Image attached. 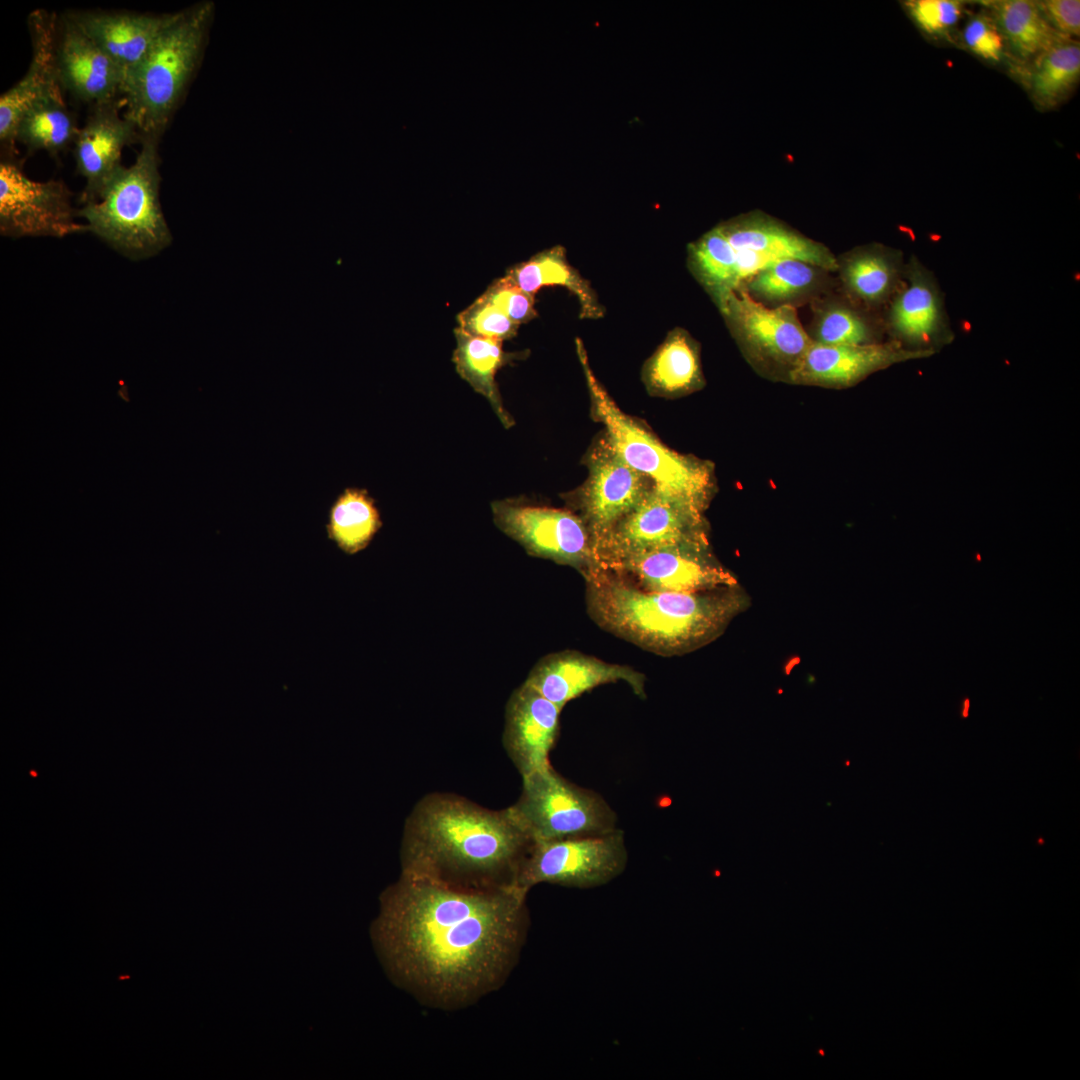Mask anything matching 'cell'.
<instances>
[{
    "instance_id": "19",
    "label": "cell",
    "mask_w": 1080,
    "mask_h": 1080,
    "mask_svg": "<svg viewBox=\"0 0 1080 1080\" xmlns=\"http://www.w3.org/2000/svg\"><path fill=\"white\" fill-rule=\"evenodd\" d=\"M561 708L523 683L505 709L503 747L521 777L550 764L560 733Z\"/></svg>"
},
{
    "instance_id": "20",
    "label": "cell",
    "mask_w": 1080,
    "mask_h": 1080,
    "mask_svg": "<svg viewBox=\"0 0 1080 1080\" xmlns=\"http://www.w3.org/2000/svg\"><path fill=\"white\" fill-rule=\"evenodd\" d=\"M57 24L58 16L46 10H35L28 17L32 60L20 81L0 97V141L9 151L22 114L41 98L63 91L56 61Z\"/></svg>"
},
{
    "instance_id": "9",
    "label": "cell",
    "mask_w": 1080,
    "mask_h": 1080,
    "mask_svg": "<svg viewBox=\"0 0 1080 1080\" xmlns=\"http://www.w3.org/2000/svg\"><path fill=\"white\" fill-rule=\"evenodd\" d=\"M704 513L653 488L595 548L597 563L671 546L710 544Z\"/></svg>"
},
{
    "instance_id": "1",
    "label": "cell",
    "mask_w": 1080,
    "mask_h": 1080,
    "mask_svg": "<svg viewBox=\"0 0 1080 1080\" xmlns=\"http://www.w3.org/2000/svg\"><path fill=\"white\" fill-rule=\"evenodd\" d=\"M527 892L463 891L402 875L384 901L377 934L396 978L440 1008L499 987L528 927Z\"/></svg>"
},
{
    "instance_id": "3",
    "label": "cell",
    "mask_w": 1080,
    "mask_h": 1080,
    "mask_svg": "<svg viewBox=\"0 0 1080 1080\" xmlns=\"http://www.w3.org/2000/svg\"><path fill=\"white\" fill-rule=\"evenodd\" d=\"M583 578L586 610L596 625L664 657L712 642L747 602L738 586L697 593L647 591L600 566Z\"/></svg>"
},
{
    "instance_id": "5",
    "label": "cell",
    "mask_w": 1080,
    "mask_h": 1080,
    "mask_svg": "<svg viewBox=\"0 0 1080 1080\" xmlns=\"http://www.w3.org/2000/svg\"><path fill=\"white\" fill-rule=\"evenodd\" d=\"M141 145L135 162L118 170L100 199L77 210L88 231L133 260L149 258L172 241L159 199L158 142Z\"/></svg>"
},
{
    "instance_id": "14",
    "label": "cell",
    "mask_w": 1080,
    "mask_h": 1080,
    "mask_svg": "<svg viewBox=\"0 0 1080 1080\" xmlns=\"http://www.w3.org/2000/svg\"><path fill=\"white\" fill-rule=\"evenodd\" d=\"M721 313L747 351L766 362L788 367V372L812 344L789 304L768 308L743 287L727 299Z\"/></svg>"
},
{
    "instance_id": "35",
    "label": "cell",
    "mask_w": 1080,
    "mask_h": 1080,
    "mask_svg": "<svg viewBox=\"0 0 1080 1080\" xmlns=\"http://www.w3.org/2000/svg\"><path fill=\"white\" fill-rule=\"evenodd\" d=\"M457 323L470 335L501 341L514 337L519 327L482 296L457 315Z\"/></svg>"
},
{
    "instance_id": "18",
    "label": "cell",
    "mask_w": 1080,
    "mask_h": 1080,
    "mask_svg": "<svg viewBox=\"0 0 1080 1080\" xmlns=\"http://www.w3.org/2000/svg\"><path fill=\"white\" fill-rule=\"evenodd\" d=\"M929 353L906 350L897 342L834 346L813 341L788 378L794 384L847 387L872 372Z\"/></svg>"
},
{
    "instance_id": "34",
    "label": "cell",
    "mask_w": 1080,
    "mask_h": 1080,
    "mask_svg": "<svg viewBox=\"0 0 1080 1080\" xmlns=\"http://www.w3.org/2000/svg\"><path fill=\"white\" fill-rule=\"evenodd\" d=\"M870 323L856 311L839 305L826 308L817 319L813 340L823 345H860L873 342Z\"/></svg>"
},
{
    "instance_id": "30",
    "label": "cell",
    "mask_w": 1080,
    "mask_h": 1080,
    "mask_svg": "<svg viewBox=\"0 0 1080 1080\" xmlns=\"http://www.w3.org/2000/svg\"><path fill=\"white\" fill-rule=\"evenodd\" d=\"M688 264L720 311L728 297L741 288L735 251L718 226L689 245Z\"/></svg>"
},
{
    "instance_id": "38",
    "label": "cell",
    "mask_w": 1080,
    "mask_h": 1080,
    "mask_svg": "<svg viewBox=\"0 0 1080 1080\" xmlns=\"http://www.w3.org/2000/svg\"><path fill=\"white\" fill-rule=\"evenodd\" d=\"M965 45L979 57L1000 61L1004 55L1005 40L995 20L984 15L973 16L963 30Z\"/></svg>"
},
{
    "instance_id": "13",
    "label": "cell",
    "mask_w": 1080,
    "mask_h": 1080,
    "mask_svg": "<svg viewBox=\"0 0 1080 1080\" xmlns=\"http://www.w3.org/2000/svg\"><path fill=\"white\" fill-rule=\"evenodd\" d=\"M587 465L588 478L578 496V507L595 550L654 487L621 458L605 435L591 449Z\"/></svg>"
},
{
    "instance_id": "12",
    "label": "cell",
    "mask_w": 1080,
    "mask_h": 1080,
    "mask_svg": "<svg viewBox=\"0 0 1080 1080\" xmlns=\"http://www.w3.org/2000/svg\"><path fill=\"white\" fill-rule=\"evenodd\" d=\"M600 567L654 592L697 593L738 586L736 577L717 560L710 544L656 549Z\"/></svg>"
},
{
    "instance_id": "4",
    "label": "cell",
    "mask_w": 1080,
    "mask_h": 1080,
    "mask_svg": "<svg viewBox=\"0 0 1080 1080\" xmlns=\"http://www.w3.org/2000/svg\"><path fill=\"white\" fill-rule=\"evenodd\" d=\"M215 14L213 1L176 11L122 87L124 117L136 127L140 143L159 142L179 108L202 61Z\"/></svg>"
},
{
    "instance_id": "31",
    "label": "cell",
    "mask_w": 1080,
    "mask_h": 1080,
    "mask_svg": "<svg viewBox=\"0 0 1080 1080\" xmlns=\"http://www.w3.org/2000/svg\"><path fill=\"white\" fill-rule=\"evenodd\" d=\"M1079 76V44L1066 38L1033 60L1029 89L1037 105L1050 108L1071 92Z\"/></svg>"
},
{
    "instance_id": "21",
    "label": "cell",
    "mask_w": 1080,
    "mask_h": 1080,
    "mask_svg": "<svg viewBox=\"0 0 1080 1080\" xmlns=\"http://www.w3.org/2000/svg\"><path fill=\"white\" fill-rule=\"evenodd\" d=\"M65 13L126 75L140 62L174 12L77 10Z\"/></svg>"
},
{
    "instance_id": "8",
    "label": "cell",
    "mask_w": 1080,
    "mask_h": 1080,
    "mask_svg": "<svg viewBox=\"0 0 1080 1080\" xmlns=\"http://www.w3.org/2000/svg\"><path fill=\"white\" fill-rule=\"evenodd\" d=\"M624 832L533 842L520 868L517 887L529 892L547 883L577 889L606 885L626 869Z\"/></svg>"
},
{
    "instance_id": "39",
    "label": "cell",
    "mask_w": 1080,
    "mask_h": 1080,
    "mask_svg": "<svg viewBox=\"0 0 1080 1080\" xmlns=\"http://www.w3.org/2000/svg\"><path fill=\"white\" fill-rule=\"evenodd\" d=\"M1051 26L1063 37L1080 34V1L1047 0L1038 2Z\"/></svg>"
},
{
    "instance_id": "33",
    "label": "cell",
    "mask_w": 1080,
    "mask_h": 1080,
    "mask_svg": "<svg viewBox=\"0 0 1080 1080\" xmlns=\"http://www.w3.org/2000/svg\"><path fill=\"white\" fill-rule=\"evenodd\" d=\"M817 267L796 259L776 261L751 277L744 285L760 299L781 302L792 299L815 283Z\"/></svg>"
},
{
    "instance_id": "7",
    "label": "cell",
    "mask_w": 1080,
    "mask_h": 1080,
    "mask_svg": "<svg viewBox=\"0 0 1080 1080\" xmlns=\"http://www.w3.org/2000/svg\"><path fill=\"white\" fill-rule=\"evenodd\" d=\"M510 807L534 842L618 828L617 814L601 794L567 780L551 764L522 777L521 794Z\"/></svg>"
},
{
    "instance_id": "28",
    "label": "cell",
    "mask_w": 1080,
    "mask_h": 1080,
    "mask_svg": "<svg viewBox=\"0 0 1080 1080\" xmlns=\"http://www.w3.org/2000/svg\"><path fill=\"white\" fill-rule=\"evenodd\" d=\"M383 522L375 500L366 489L346 488L328 513V538L345 554L354 555L368 547Z\"/></svg>"
},
{
    "instance_id": "23",
    "label": "cell",
    "mask_w": 1080,
    "mask_h": 1080,
    "mask_svg": "<svg viewBox=\"0 0 1080 1080\" xmlns=\"http://www.w3.org/2000/svg\"><path fill=\"white\" fill-rule=\"evenodd\" d=\"M906 283L895 297L889 325L900 339L929 345L948 336V321L939 288L932 274L912 260Z\"/></svg>"
},
{
    "instance_id": "11",
    "label": "cell",
    "mask_w": 1080,
    "mask_h": 1080,
    "mask_svg": "<svg viewBox=\"0 0 1080 1080\" xmlns=\"http://www.w3.org/2000/svg\"><path fill=\"white\" fill-rule=\"evenodd\" d=\"M71 192L61 180L27 177L11 159L0 162V233L11 238L65 237L86 232L75 221Z\"/></svg>"
},
{
    "instance_id": "16",
    "label": "cell",
    "mask_w": 1080,
    "mask_h": 1080,
    "mask_svg": "<svg viewBox=\"0 0 1080 1080\" xmlns=\"http://www.w3.org/2000/svg\"><path fill=\"white\" fill-rule=\"evenodd\" d=\"M121 107L122 101L92 106L85 125L79 128L73 142L77 171L86 181L79 197L82 206L100 199L123 166V148L140 142L134 124L120 115Z\"/></svg>"
},
{
    "instance_id": "32",
    "label": "cell",
    "mask_w": 1080,
    "mask_h": 1080,
    "mask_svg": "<svg viewBox=\"0 0 1080 1080\" xmlns=\"http://www.w3.org/2000/svg\"><path fill=\"white\" fill-rule=\"evenodd\" d=\"M898 277L899 267L893 256L874 248L851 254L842 267V278L850 293L868 304L885 300Z\"/></svg>"
},
{
    "instance_id": "24",
    "label": "cell",
    "mask_w": 1080,
    "mask_h": 1080,
    "mask_svg": "<svg viewBox=\"0 0 1080 1080\" xmlns=\"http://www.w3.org/2000/svg\"><path fill=\"white\" fill-rule=\"evenodd\" d=\"M647 389L656 395L679 396L704 384L699 348L691 335L674 328L647 360L643 368Z\"/></svg>"
},
{
    "instance_id": "10",
    "label": "cell",
    "mask_w": 1080,
    "mask_h": 1080,
    "mask_svg": "<svg viewBox=\"0 0 1080 1080\" xmlns=\"http://www.w3.org/2000/svg\"><path fill=\"white\" fill-rule=\"evenodd\" d=\"M491 509L497 528L528 554L568 565L582 576L598 566L589 530L580 515L514 499L494 501Z\"/></svg>"
},
{
    "instance_id": "25",
    "label": "cell",
    "mask_w": 1080,
    "mask_h": 1080,
    "mask_svg": "<svg viewBox=\"0 0 1080 1080\" xmlns=\"http://www.w3.org/2000/svg\"><path fill=\"white\" fill-rule=\"evenodd\" d=\"M505 276L532 296L545 286H563L577 297L581 318L598 319L604 315V307L590 283L570 265L560 245L513 266Z\"/></svg>"
},
{
    "instance_id": "29",
    "label": "cell",
    "mask_w": 1080,
    "mask_h": 1080,
    "mask_svg": "<svg viewBox=\"0 0 1080 1080\" xmlns=\"http://www.w3.org/2000/svg\"><path fill=\"white\" fill-rule=\"evenodd\" d=\"M62 92L41 98L22 114L16 127V142L31 151L45 150L53 156L74 142L79 128Z\"/></svg>"
},
{
    "instance_id": "15",
    "label": "cell",
    "mask_w": 1080,
    "mask_h": 1080,
    "mask_svg": "<svg viewBox=\"0 0 1080 1080\" xmlns=\"http://www.w3.org/2000/svg\"><path fill=\"white\" fill-rule=\"evenodd\" d=\"M56 61L63 89L92 106L122 101L125 74L66 13L58 17Z\"/></svg>"
},
{
    "instance_id": "37",
    "label": "cell",
    "mask_w": 1080,
    "mask_h": 1080,
    "mask_svg": "<svg viewBox=\"0 0 1080 1080\" xmlns=\"http://www.w3.org/2000/svg\"><path fill=\"white\" fill-rule=\"evenodd\" d=\"M905 5L917 26L929 34L946 33L962 13V4L953 0H914Z\"/></svg>"
},
{
    "instance_id": "2",
    "label": "cell",
    "mask_w": 1080,
    "mask_h": 1080,
    "mask_svg": "<svg viewBox=\"0 0 1080 1080\" xmlns=\"http://www.w3.org/2000/svg\"><path fill=\"white\" fill-rule=\"evenodd\" d=\"M533 842L511 807L492 810L455 794L430 793L407 818L402 875L463 891L517 887Z\"/></svg>"
},
{
    "instance_id": "36",
    "label": "cell",
    "mask_w": 1080,
    "mask_h": 1080,
    "mask_svg": "<svg viewBox=\"0 0 1080 1080\" xmlns=\"http://www.w3.org/2000/svg\"><path fill=\"white\" fill-rule=\"evenodd\" d=\"M481 296L518 325L537 316L535 297L520 289L506 276L496 279Z\"/></svg>"
},
{
    "instance_id": "27",
    "label": "cell",
    "mask_w": 1080,
    "mask_h": 1080,
    "mask_svg": "<svg viewBox=\"0 0 1080 1080\" xmlns=\"http://www.w3.org/2000/svg\"><path fill=\"white\" fill-rule=\"evenodd\" d=\"M994 8L1005 43L1022 61L1034 60L1066 39L1051 26L1038 2L1007 0L997 2Z\"/></svg>"
},
{
    "instance_id": "26",
    "label": "cell",
    "mask_w": 1080,
    "mask_h": 1080,
    "mask_svg": "<svg viewBox=\"0 0 1080 1080\" xmlns=\"http://www.w3.org/2000/svg\"><path fill=\"white\" fill-rule=\"evenodd\" d=\"M454 335L453 362L457 373L489 401L503 426L511 427L513 420L503 406L495 377L500 368L518 359L520 354L505 352L501 340L473 336L458 327Z\"/></svg>"
},
{
    "instance_id": "22",
    "label": "cell",
    "mask_w": 1080,
    "mask_h": 1080,
    "mask_svg": "<svg viewBox=\"0 0 1080 1080\" xmlns=\"http://www.w3.org/2000/svg\"><path fill=\"white\" fill-rule=\"evenodd\" d=\"M718 227L735 251L754 252L770 265L796 259L823 270L838 268L835 257L824 245L762 213H749Z\"/></svg>"
},
{
    "instance_id": "17",
    "label": "cell",
    "mask_w": 1080,
    "mask_h": 1080,
    "mask_svg": "<svg viewBox=\"0 0 1080 1080\" xmlns=\"http://www.w3.org/2000/svg\"><path fill=\"white\" fill-rule=\"evenodd\" d=\"M617 682H625L639 698L646 697L643 673L574 650L542 657L524 683L562 709L587 691Z\"/></svg>"
},
{
    "instance_id": "6",
    "label": "cell",
    "mask_w": 1080,
    "mask_h": 1080,
    "mask_svg": "<svg viewBox=\"0 0 1080 1080\" xmlns=\"http://www.w3.org/2000/svg\"><path fill=\"white\" fill-rule=\"evenodd\" d=\"M576 351L586 379L592 413L603 424L604 435L616 452L629 466L647 477L654 489L705 512L716 487L713 465L669 449L624 413L596 378L579 338L576 339Z\"/></svg>"
}]
</instances>
